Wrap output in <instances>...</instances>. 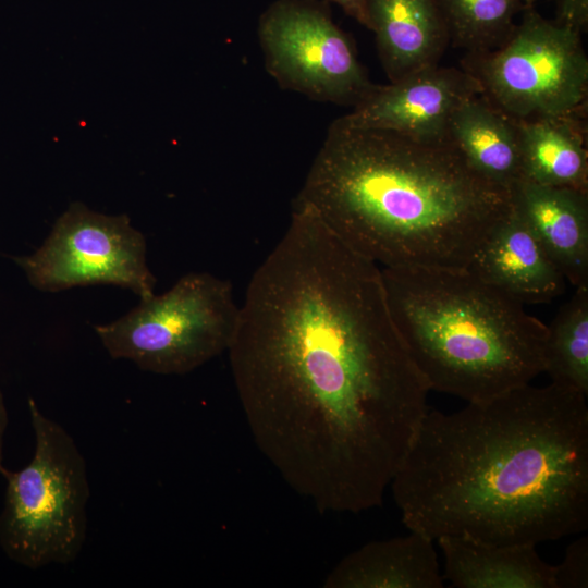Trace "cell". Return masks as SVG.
Segmentation results:
<instances>
[{
	"mask_svg": "<svg viewBox=\"0 0 588 588\" xmlns=\"http://www.w3.org/2000/svg\"><path fill=\"white\" fill-rule=\"evenodd\" d=\"M226 353L252 439L293 491L322 513L382 504L430 389L377 264L293 207L252 275Z\"/></svg>",
	"mask_w": 588,
	"mask_h": 588,
	"instance_id": "cell-1",
	"label": "cell"
},
{
	"mask_svg": "<svg viewBox=\"0 0 588 588\" xmlns=\"http://www.w3.org/2000/svg\"><path fill=\"white\" fill-rule=\"evenodd\" d=\"M390 488L408 530L501 543L588 527L587 396L531 383L428 409Z\"/></svg>",
	"mask_w": 588,
	"mask_h": 588,
	"instance_id": "cell-2",
	"label": "cell"
},
{
	"mask_svg": "<svg viewBox=\"0 0 588 588\" xmlns=\"http://www.w3.org/2000/svg\"><path fill=\"white\" fill-rule=\"evenodd\" d=\"M293 206L380 268L467 269L511 212L512 198L449 137L417 138L335 119Z\"/></svg>",
	"mask_w": 588,
	"mask_h": 588,
	"instance_id": "cell-3",
	"label": "cell"
},
{
	"mask_svg": "<svg viewBox=\"0 0 588 588\" xmlns=\"http://www.w3.org/2000/svg\"><path fill=\"white\" fill-rule=\"evenodd\" d=\"M390 313L430 391L483 401L544 371L548 327L468 268H381Z\"/></svg>",
	"mask_w": 588,
	"mask_h": 588,
	"instance_id": "cell-4",
	"label": "cell"
},
{
	"mask_svg": "<svg viewBox=\"0 0 588 588\" xmlns=\"http://www.w3.org/2000/svg\"><path fill=\"white\" fill-rule=\"evenodd\" d=\"M35 437L30 462L1 476L7 488L0 513V547L13 562L37 569L69 564L87 534L90 495L84 455L74 438L29 397Z\"/></svg>",
	"mask_w": 588,
	"mask_h": 588,
	"instance_id": "cell-5",
	"label": "cell"
},
{
	"mask_svg": "<svg viewBox=\"0 0 588 588\" xmlns=\"http://www.w3.org/2000/svg\"><path fill=\"white\" fill-rule=\"evenodd\" d=\"M238 310L228 280L189 272L95 332L114 359L158 375H184L228 352Z\"/></svg>",
	"mask_w": 588,
	"mask_h": 588,
	"instance_id": "cell-6",
	"label": "cell"
},
{
	"mask_svg": "<svg viewBox=\"0 0 588 588\" xmlns=\"http://www.w3.org/2000/svg\"><path fill=\"white\" fill-rule=\"evenodd\" d=\"M463 63L482 95L513 119L584 113L588 58L581 32L543 17L531 5L499 47L468 53Z\"/></svg>",
	"mask_w": 588,
	"mask_h": 588,
	"instance_id": "cell-7",
	"label": "cell"
},
{
	"mask_svg": "<svg viewBox=\"0 0 588 588\" xmlns=\"http://www.w3.org/2000/svg\"><path fill=\"white\" fill-rule=\"evenodd\" d=\"M37 290L113 284L140 299L154 295L156 279L146 261V241L126 215L108 216L73 203L32 255L14 258Z\"/></svg>",
	"mask_w": 588,
	"mask_h": 588,
	"instance_id": "cell-8",
	"label": "cell"
},
{
	"mask_svg": "<svg viewBox=\"0 0 588 588\" xmlns=\"http://www.w3.org/2000/svg\"><path fill=\"white\" fill-rule=\"evenodd\" d=\"M258 38L268 72L284 88L354 106L375 86L346 34L317 2L277 0L259 17Z\"/></svg>",
	"mask_w": 588,
	"mask_h": 588,
	"instance_id": "cell-9",
	"label": "cell"
},
{
	"mask_svg": "<svg viewBox=\"0 0 588 588\" xmlns=\"http://www.w3.org/2000/svg\"><path fill=\"white\" fill-rule=\"evenodd\" d=\"M482 94L467 71L433 65L388 85H375L336 120L357 128L387 130L425 139L449 137V120L466 99Z\"/></svg>",
	"mask_w": 588,
	"mask_h": 588,
	"instance_id": "cell-10",
	"label": "cell"
},
{
	"mask_svg": "<svg viewBox=\"0 0 588 588\" xmlns=\"http://www.w3.org/2000/svg\"><path fill=\"white\" fill-rule=\"evenodd\" d=\"M468 269L522 304L554 299L565 278L513 208L491 231Z\"/></svg>",
	"mask_w": 588,
	"mask_h": 588,
	"instance_id": "cell-11",
	"label": "cell"
},
{
	"mask_svg": "<svg viewBox=\"0 0 588 588\" xmlns=\"http://www.w3.org/2000/svg\"><path fill=\"white\" fill-rule=\"evenodd\" d=\"M512 206L575 287H588V191L517 181Z\"/></svg>",
	"mask_w": 588,
	"mask_h": 588,
	"instance_id": "cell-12",
	"label": "cell"
},
{
	"mask_svg": "<svg viewBox=\"0 0 588 588\" xmlns=\"http://www.w3.org/2000/svg\"><path fill=\"white\" fill-rule=\"evenodd\" d=\"M366 10L390 82L439 64L450 39L437 0H366Z\"/></svg>",
	"mask_w": 588,
	"mask_h": 588,
	"instance_id": "cell-13",
	"label": "cell"
},
{
	"mask_svg": "<svg viewBox=\"0 0 588 588\" xmlns=\"http://www.w3.org/2000/svg\"><path fill=\"white\" fill-rule=\"evenodd\" d=\"M434 542L451 587L556 588L555 565L540 558L536 544H501L467 535L441 536Z\"/></svg>",
	"mask_w": 588,
	"mask_h": 588,
	"instance_id": "cell-14",
	"label": "cell"
},
{
	"mask_svg": "<svg viewBox=\"0 0 588 588\" xmlns=\"http://www.w3.org/2000/svg\"><path fill=\"white\" fill-rule=\"evenodd\" d=\"M326 588H442L434 540L409 534L371 541L344 556L327 575Z\"/></svg>",
	"mask_w": 588,
	"mask_h": 588,
	"instance_id": "cell-15",
	"label": "cell"
},
{
	"mask_svg": "<svg viewBox=\"0 0 588 588\" xmlns=\"http://www.w3.org/2000/svg\"><path fill=\"white\" fill-rule=\"evenodd\" d=\"M448 135L468 163L491 182L510 191L522 179L515 121L482 94L454 110Z\"/></svg>",
	"mask_w": 588,
	"mask_h": 588,
	"instance_id": "cell-16",
	"label": "cell"
},
{
	"mask_svg": "<svg viewBox=\"0 0 588 588\" xmlns=\"http://www.w3.org/2000/svg\"><path fill=\"white\" fill-rule=\"evenodd\" d=\"M522 179L588 189L586 135L578 115L516 120Z\"/></svg>",
	"mask_w": 588,
	"mask_h": 588,
	"instance_id": "cell-17",
	"label": "cell"
},
{
	"mask_svg": "<svg viewBox=\"0 0 588 588\" xmlns=\"http://www.w3.org/2000/svg\"><path fill=\"white\" fill-rule=\"evenodd\" d=\"M548 327L544 371L551 382L588 395V287H575Z\"/></svg>",
	"mask_w": 588,
	"mask_h": 588,
	"instance_id": "cell-18",
	"label": "cell"
},
{
	"mask_svg": "<svg viewBox=\"0 0 588 588\" xmlns=\"http://www.w3.org/2000/svg\"><path fill=\"white\" fill-rule=\"evenodd\" d=\"M450 44L468 53L499 47L512 30L517 0H437Z\"/></svg>",
	"mask_w": 588,
	"mask_h": 588,
	"instance_id": "cell-19",
	"label": "cell"
},
{
	"mask_svg": "<svg viewBox=\"0 0 588 588\" xmlns=\"http://www.w3.org/2000/svg\"><path fill=\"white\" fill-rule=\"evenodd\" d=\"M556 588H583L588 584L587 537L573 542L564 560L555 565Z\"/></svg>",
	"mask_w": 588,
	"mask_h": 588,
	"instance_id": "cell-20",
	"label": "cell"
},
{
	"mask_svg": "<svg viewBox=\"0 0 588 588\" xmlns=\"http://www.w3.org/2000/svg\"><path fill=\"white\" fill-rule=\"evenodd\" d=\"M555 21L584 32L588 24V0H556Z\"/></svg>",
	"mask_w": 588,
	"mask_h": 588,
	"instance_id": "cell-21",
	"label": "cell"
},
{
	"mask_svg": "<svg viewBox=\"0 0 588 588\" xmlns=\"http://www.w3.org/2000/svg\"><path fill=\"white\" fill-rule=\"evenodd\" d=\"M342 8V10L356 20L359 24L368 27L366 0H329Z\"/></svg>",
	"mask_w": 588,
	"mask_h": 588,
	"instance_id": "cell-22",
	"label": "cell"
},
{
	"mask_svg": "<svg viewBox=\"0 0 588 588\" xmlns=\"http://www.w3.org/2000/svg\"><path fill=\"white\" fill-rule=\"evenodd\" d=\"M8 427V412L4 404L3 395L0 391V475L4 470L3 466V440Z\"/></svg>",
	"mask_w": 588,
	"mask_h": 588,
	"instance_id": "cell-23",
	"label": "cell"
},
{
	"mask_svg": "<svg viewBox=\"0 0 588 588\" xmlns=\"http://www.w3.org/2000/svg\"><path fill=\"white\" fill-rule=\"evenodd\" d=\"M517 1L520 3V5L524 3L528 7V5H531V3H534L537 0H517Z\"/></svg>",
	"mask_w": 588,
	"mask_h": 588,
	"instance_id": "cell-24",
	"label": "cell"
}]
</instances>
